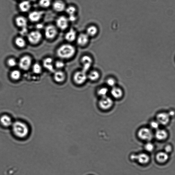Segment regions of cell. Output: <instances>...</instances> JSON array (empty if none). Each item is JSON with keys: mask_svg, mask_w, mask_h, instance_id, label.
<instances>
[{"mask_svg": "<svg viewBox=\"0 0 175 175\" xmlns=\"http://www.w3.org/2000/svg\"><path fill=\"white\" fill-rule=\"evenodd\" d=\"M21 76V73L20 71L18 70H14L11 74V76L13 79L18 80L19 79Z\"/></svg>", "mask_w": 175, "mask_h": 175, "instance_id": "33", "label": "cell"}, {"mask_svg": "<svg viewBox=\"0 0 175 175\" xmlns=\"http://www.w3.org/2000/svg\"><path fill=\"white\" fill-rule=\"evenodd\" d=\"M7 64L10 67H14L17 65V62L14 58H11L7 60Z\"/></svg>", "mask_w": 175, "mask_h": 175, "instance_id": "35", "label": "cell"}, {"mask_svg": "<svg viewBox=\"0 0 175 175\" xmlns=\"http://www.w3.org/2000/svg\"><path fill=\"white\" fill-rule=\"evenodd\" d=\"M106 84L109 87L111 88L116 86V81L114 78L109 77L106 80Z\"/></svg>", "mask_w": 175, "mask_h": 175, "instance_id": "32", "label": "cell"}, {"mask_svg": "<svg viewBox=\"0 0 175 175\" xmlns=\"http://www.w3.org/2000/svg\"><path fill=\"white\" fill-rule=\"evenodd\" d=\"M43 65L44 67L51 72L54 71L53 61L52 58L48 57L43 60Z\"/></svg>", "mask_w": 175, "mask_h": 175, "instance_id": "19", "label": "cell"}, {"mask_svg": "<svg viewBox=\"0 0 175 175\" xmlns=\"http://www.w3.org/2000/svg\"><path fill=\"white\" fill-rule=\"evenodd\" d=\"M113 104L114 101L112 98L108 96L101 98L98 102V105L101 109L103 110L110 109Z\"/></svg>", "mask_w": 175, "mask_h": 175, "instance_id": "4", "label": "cell"}, {"mask_svg": "<svg viewBox=\"0 0 175 175\" xmlns=\"http://www.w3.org/2000/svg\"><path fill=\"white\" fill-rule=\"evenodd\" d=\"M168 155L167 153L164 152L159 153L156 155V159L158 161L161 163L167 161L168 159Z\"/></svg>", "mask_w": 175, "mask_h": 175, "instance_id": "25", "label": "cell"}, {"mask_svg": "<svg viewBox=\"0 0 175 175\" xmlns=\"http://www.w3.org/2000/svg\"><path fill=\"white\" fill-rule=\"evenodd\" d=\"M15 23L18 27L21 28L27 27V19L23 16H18L16 18Z\"/></svg>", "mask_w": 175, "mask_h": 175, "instance_id": "21", "label": "cell"}, {"mask_svg": "<svg viewBox=\"0 0 175 175\" xmlns=\"http://www.w3.org/2000/svg\"><path fill=\"white\" fill-rule=\"evenodd\" d=\"M44 27V25L43 24L41 23L38 24L36 26V27H37V29L41 30L43 29Z\"/></svg>", "mask_w": 175, "mask_h": 175, "instance_id": "42", "label": "cell"}, {"mask_svg": "<svg viewBox=\"0 0 175 175\" xmlns=\"http://www.w3.org/2000/svg\"><path fill=\"white\" fill-rule=\"evenodd\" d=\"M15 44L17 47L21 48L25 47L26 45L25 40L21 37H18L16 38Z\"/></svg>", "mask_w": 175, "mask_h": 175, "instance_id": "28", "label": "cell"}, {"mask_svg": "<svg viewBox=\"0 0 175 175\" xmlns=\"http://www.w3.org/2000/svg\"><path fill=\"white\" fill-rule=\"evenodd\" d=\"M98 29L95 25H91L86 28L85 33L90 38L95 37L97 35Z\"/></svg>", "mask_w": 175, "mask_h": 175, "instance_id": "20", "label": "cell"}, {"mask_svg": "<svg viewBox=\"0 0 175 175\" xmlns=\"http://www.w3.org/2000/svg\"><path fill=\"white\" fill-rule=\"evenodd\" d=\"M33 70L34 73L39 74L42 71L41 66L39 64L36 63L33 66Z\"/></svg>", "mask_w": 175, "mask_h": 175, "instance_id": "34", "label": "cell"}, {"mask_svg": "<svg viewBox=\"0 0 175 175\" xmlns=\"http://www.w3.org/2000/svg\"><path fill=\"white\" fill-rule=\"evenodd\" d=\"M172 148L171 146L170 145H167L165 148V150L166 153H169L171 151Z\"/></svg>", "mask_w": 175, "mask_h": 175, "instance_id": "41", "label": "cell"}, {"mask_svg": "<svg viewBox=\"0 0 175 175\" xmlns=\"http://www.w3.org/2000/svg\"><path fill=\"white\" fill-rule=\"evenodd\" d=\"M55 66L57 68L60 69V68L64 67V66H65V63L61 60H58L55 62Z\"/></svg>", "mask_w": 175, "mask_h": 175, "instance_id": "36", "label": "cell"}, {"mask_svg": "<svg viewBox=\"0 0 175 175\" xmlns=\"http://www.w3.org/2000/svg\"><path fill=\"white\" fill-rule=\"evenodd\" d=\"M133 160H137L140 164H145L149 162L150 158L148 155L145 153H141L136 155H134Z\"/></svg>", "mask_w": 175, "mask_h": 175, "instance_id": "16", "label": "cell"}, {"mask_svg": "<svg viewBox=\"0 0 175 175\" xmlns=\"http://www.w3.org/2000/svg\"><path fill=\"white\" fill-rule=\"evenodd\" d=\"M68 20H69L70 22H75L76 21H77V17L76 15H69V17H68Z\"/></svg>", "mask_w": 175, "mask_h": 175, "instance_id": "38", "label": "cell"}, {"mask_svg": "<svg viewBox=\"0 0 175 175\" xmlns=\"http://www.w3.org/2000/svg\"><path fill=\"white\" fill-rule=\"evenodd\" d=\"M58 33L57 28L55 26L49 25L45 28V35L46 39L51 40L56 37Z\"/></svg>", "mask_w": 175, "mask_h": 175, "instance_id": "10", "label": "cell"}, {"mask_svg": "<svg viewBox=\"0 0 175 175\" xmlns=\"http://www.w3.org/2000/svg\"><path fill=\"white\" fill-rule=\"evenodd\" d=\"M110 91L106 86H101L98 88L97 90V93L100 98L108 96Z\"/></svg>", "mask_w": 175, "mask_h": 175, "instance_id": "26", "label": "cell"}, {"mask_svg": "<svg viewBox=\"0 0 175 175\" xmlns=\"http://www.w3.org/2000/svg\"><path fill=\"white\" fill-rule=\"evenodd\" d=\"M154 135L157 139L160 141L166 140L168 135V133L166 130L160 128L155 130Z\"/></svg>", "mask_w": 175, "mask_h": 175, "instance_id": "17", "label": "cell"}, {"mask_svg": "<svg viewBox=\"0 0 175 175\" xmlns=\"http://www.w3.org/2000/svg\"><path fill=\"white\" fill-rule=\"evenodd\" d=\"M171 118L175 116V110L174 109H170L167 112Z\"/></svg>", "mask_w": 175, "mask_h": 175, "instance_id": "40", "label": "cell"}, {"mask_svg": "<svg viewBox=\"0 0 175 175\" xmlns=\"http://www.w3.org/2000/svg\"><path fill=\"white\" fill-rule=\"evenodd\" d=\"M171 118L167 112H161L157 114L155 119L160 126H167L169 123Z\"/></svg>", "mask_w": 175, "mask_h": 175, "instance_id": "6", "label": "cell"}, {"mask_svg": "<svg viewBox=\"0 0 175 175\" xmlns=\"http://www.w3.org/2000/svg\"><path fill=\"white\" fill-rule=\"evenodd\" d=\"M90 38L86 33H80L77 36L76 43L80 47H85L89 44Z\"/></svg>", "mask_w": 175, "mask_h": 175, "instance_id": "11", "label": "cell"}, {"mask_svg": "<svg viewBox=\"0 0 175 175\" xmlns=\"http://www.w3.org/2000/svg\"><path fill=\"white\" fill-rule=\"evenodd\" d=\"M76 53L75 46L70 44H63L58 48L57 51L58 57L64 60L72 59L75 55Z\"/></svg>", "mask_w": 175, "mask_h": 175, "instance_id": "1", "label": "cell"}, {"mask_svg": "<svg viewBox=\"0 0 175 175\" xmlns=\"http://www.w3.org/2000/svg\"><path fill=\"white\" fill-rule=\"evenodd\" d=\"M65 11L66 13L69 15H76L77 9L75 7L73 6H70L66 8Z\"/></svg>", "mask_w": 175, "mask_h": 175, "instance_id": "30", "label": "cell"}, {"mask_svg": "<svg viewBox=\"0 0 175 175\" xmlns=\"http://www.w3.org/2000/svg\"><path fill=\"white\" fill-rule=\"evenodd\" d=\"M13 131L15 135L19 138L25 137L29 134V130L27 125L23 122L17 121L13 124Z\"/></svg>", "mask_w": 175, "mask_h": 175, "instance_id": "2", "label": "cell"}, {"mask_svg": "<svg viewBox=\"0 0 175 175\" xmlns=\"http://www.w3.org/2000/svg\"><path fill=\"white\" fill-rule=\"evenodd\" d=\"M65 4L61 1H56L53 4V8L56 12L61 13L65 11L66 8Z\"/></svg>", "mask_w": 175, "mask_h": 175, "instance_id": "18", "label": "cell"}, {"mask_svg": "<svg viewBox=\"0 0 175 175\" xmlns=\"http://www.w3.org/2000/svg\"><path fill=\"white\" fill-rule=\"evenodd\" d=\"M28 41L33 45L39 43L41 41L42 35L41 33L38 30L32 31L28 34Z\"/></svg>", "mask_w": 175, "mask_h": 175, "instance_id": "7", "label": "cell"}, {"mask_svg": "<svg viewBox=\"0 0 175 175\" xmlns=\"http://www.w3.org/2000/svg\"><path fill=\"white\" fill-rule=\"evenodd\" d=\"M39 4L41 7L47 8L51 4V0H40Z\"/></svg>", "mask_w": 175, "mask_h": 175, "instance_id": "31", "label": "cell"}, {"mask_svg": "<svg viewBox=\"0 0 175 175\" xmlns=\"http://www.w3.org/2000/svg\"><path fill=\"white\" fill-rule=\"evenodd\" d=\"M88 79L92 82H96L99 79L100 74L99 72L96 70L90 71L87 74Z\"/></svg>", "mask_w": 175, "mask_h": 175, "instance_id": "23", "label": "cell"}, {"mask_svg": "<svg viewBox=\"0 0 175 175\" xmlns=\"http://www.w3.org/2000/svg\"><path fill=\"white\" fill-rule=\"evenodd\" d=\"M139 138L143 140L149 141L154 136L153 130L149 127H143L140 129L137 133Z\"/></svg>", "mask_w": 175, "mask_h": 175, "instance_id": "3", "label": "cell"}, {"mask_svg": "<svg viewBox=\"0 0 175 175\" xmlns=\"http://www.w3.org/2000/svg\"><path fill=\"white\" fill-rule=\"evenodd\" d=\"M19 6L21 11L23 13H27L31 9V5L29 1H24L20 3Z\"/></svg>", "mask_w": 175, "mask_h": 175, "instance_id": "22", "label": "cell"}, {"mask_svg": "<svg viewBox=\"0 0 175 175\" xmlns=\"http://www.w3.org/2000/svg\"><path fill=\"white\" fill-rule=\"evenodd\" d=\"M82 65V70L87 73L93 64V60L91 56L88 55L82 56L80 60Z\"/></svg>", "mask_w": 175, "mask_h": 175, "instance_id": "5", "label": "cell"}, {"mask_svg": "<svg viewBox=\"0 0 175 175\" xmlns=\"http://www.w3.org/2000/svg\"><path fill=\"white\" fill-rule=\"evenodd\" d=\"M160 125L155 119L150 120L149 127L153 130H156L160 128Z\"/></svg>", "mask_w": 175, "mask_h": 175, "instance_id": "29", "label": "cell"}, {"mask_svg": "<svg viewBox=\"0 0 175 175\" xmlns=\"http://www.w3.org/2000/svg\"><path fill=\"white\" fill-rule=\"evenodd\" d=\"M87 79V74L82 70L76 72L74 74V82L78 85L83 84Z\"/></svg>", "mask_w": 175, "mask_h": 175, "instance_id": "8", "label": "cell"}, {"mask_svg": "<svg viewBox=\"0 0 175 175\" xmlns=\"http://www.w3.org/2000/svg\"><path fill=\"white\" fill-rule=\"evenodd\" d=\"M30 1H32L34 2V1H37V0H30Z\"/></svg>", "mask_w": 175, "mask_h": 175, "instance_id": "43", "label": "cell"}, {"mask_svg": "<svg viewBox=\"0 0 175 175\" xmlns=\"http://www.w3.org/2000/svg\"><path fill=\"white\" fill-rule=\"evenodd\" d=\"M32 58L30 56L26 55L20 59L19 65L21 69L27 71L29 69L32 64Z\"/></svg>", "mask_w": 175, "mask_h": 175, "instance_id": "9", "label": "cell"}, {"mask_svg": "<svg viewBox=\"0 0 175 175\" xmlns=\"http://www.w3.org/2000/svg\"><path fill=\"white\" fill-rule=\"evenodd\" d=\"M78 35L77 32L73 28H71L66 32L65 39L68 43H72L76 41Z\"/></svg>", "mask_w": 175, "mask_h": 175, "instance_id": "13", "label": "cell"}, {"mask_svg": "<svg viewBox=\"0 0 175 175\" xmlns=\"http://www.w3.org/2000/svg\"><path fill=\"white\" fill-rule=\"evenodd\" d=\"M44 13L43 11H34L31 12L29 15V19L33 22H37L39 21L43 17Z\"/></svg>", "mask_w": 175, "mask_h": 175, "instance_id": "14", "label": "cell"}, {"mask_svg": "<svg viewBox=\"0 0 175 175\" xmlns=\"http://www.w3.org/2000/svg\"><path fill=\"white\" fill-rule=\"evenodd\" d=\"M0 123L5 127L11 126L12 124V120L11 117L7 115L2 116L0 117Z\"/></svg>", "mask_w": 175, "mask_h": 175, "instance_id": "24", "label": "cell"}, {"mask_svg": "<svg viewBox=\"0 0 175 175\" xmlns=\"http://www.w3.org/2000/svg\"><path fill=\"white\" fill-rule=\"evenodd\" d=\"M69 23L68 18L64 16H61L58 17L56 22L57 27L61 30L67 29L69 26Z\"/></svg>", "mask_w": 175, "mask_h": 175, "instance_id": "12", "label": "cell"}, {"mask_svg": "<svg viewBox=\"0 0 175 175\" xmlns=\"http://www.w3.org/2000/svg\"><path fill=\"white\" fill-rule=\"evenodd\" d=\"M145 148L148 152H152L154 150V145L151 143L148 142L146 144Z\"/></svg>", "mask_w": 175, "mask_h": 175, "instance_id": "37", "label": "cell"}, {"mask_svg": "<svg viewBox=\"0 0 175 175\" xmlns=\"http://www.w3.org/2000/svg\"><path fill=\"white\" fill-rule=\"evenodd\" d=\"M54 78L56 82H62L65 79V74L64 72L61 71L56 72L54 75Z\"/></svg>", "mask_w": 175, "mask_h": 175, "instance_id": "27", "label": "cell"}, {"mask_svg": "<svg viewBox=\"0 0 175 175\" xmlns=\"http://www.w3.org/2000/svg\"><path fill=\"white\" fill-rule=\"evenodd\" d=\"M20 33L21 35L22 36H27L28 34H29V33L28 32L27 27L22 28V29L21 30L20 32Z\"/></svg>", "mask_w": 175, "mask_h": 175, "instance_id": "39", "label": "cell"}, {"mask_svg": "<svg viewBox=\"0 0 175 175\" xmlns=\"http://www.w3.org/2000/svg\"><path fill=\"white\" fill-rule=\"evenodd\" d=\"M110 93L112 98L115 99H119L123 96L124 92L122 88L115 86L112 88Z\"/></svg>", "mask_w": 175, "mask_h": 175, "instance_id": "15", "label": "cell"}]
</instances>
